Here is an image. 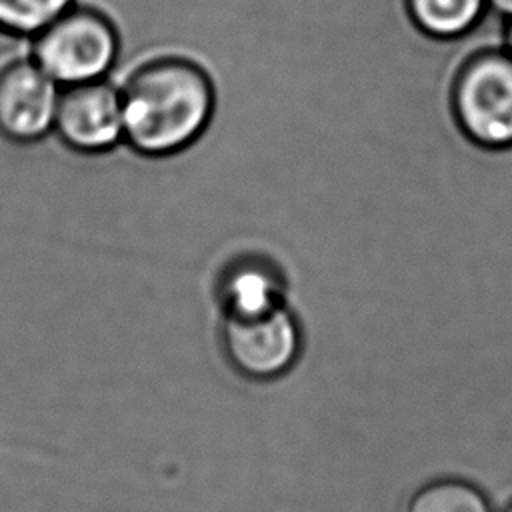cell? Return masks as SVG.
I'll return each mask as SVG.
<instances>
[{"instance_id":"1","label":"cell","mask_w":512,"mask_h":512,"mask_svg":"<svg viewBox=\"0 0 512 512\" xmlns=\"http://www.w3.org/2000/svg\"><path fill=\"white\" fill-rule=\"evenodd\" d=\"M118 88L124 144L150 158L174 156L192 146L216 108L210 72L182 54L140 62Z\"/></svg>"},{"instance_id":"2","label":"cell","mask_w":512,"mask_h":512,"mask_svg":"<svg viewBox=\"0 0 512 512\" xmlns=\"http://www.w3.org/2000/svg\"><path fill=\"white\" fill-rule=\"evenodd\" d=\"M28 42V56L60 88L104 80L120 56L114 20L102 8L78 0Z\"/></svg>"},{"instance_id":"3","label":"cell","mask_w":512,"mask_h":512,"mask_svg":"<svg viewBox=\"0 0 512 512\" xmlns=\"http://www.w3.org/2000/svg\"><path fill=\"white\" fill-rule=\"evenodd\" d=\"M448 98L466 140L484 150L512 148V54L504 46L470 52L452 76Z\"/></svg>"},{"instance_id":"4","label":"cell","mask_w":512,"mask_h":512,"mask_svg":"<svg viewBox=\"0 0 512 512\" xmlns=\"http://www.w3.org/2000/svg\"><path fill=\"white\" fill-rule=\"evenodd\" d=\"M222 342L236 372L252 380H272L296 362L300 328L282 304L262 314L226 316Z\"/></svg>"},{"instance_id":"5","label":"cell","mask_w":512,"mask_h":512,"mask_svg":"<svg viewBox=\"0 0 512 512\" xmlns=\"http://www.w3.org/2000/svg\"><path fill=\"white\" fill-rule=\"evenodd\" d=\"M52 134L76 154L114 150L124 142L120 88L106 78L60 88Z\"/></svg>"},{"instance_id":"6","label":"cell","mask_w":512,"mask_h":512,"mask_svg":"<svg viewBox=\"0 0 512 512\" xmlns=\"http://www.w3.org/2000/svg\"><path fill=\"white\" fill-rule=\"evenodd\" d=\"M60 86L26 54L0 64V138L30 146L52 134Z\"/></svg>"},{"instance_id":"7","label":"cell","mask_w":512,"mask_h":512,"mask_svg":"<svg viewBox=\"0 0 512 512\" xmlns=\"http://www.w3.org/2000/svg\"><path fill=\"white\" fill-rule=\"evenodd\" d=\"M284 280L274 262L260 254H242L226 264L218 280L226 316H252L282 306Z\"/></svg>"},{"instance_id":"8","label":"cell","mask_w":512,"mask_h":512,"mask_svg":"<svg viewBox=\"0 0 512 512\" xmlns=\"http://www.w3.org/2000/svg\"><path fill=\"white\" fill-rule=\"evenodd\" d=\"M410 22L426 36L454 40L478 26L488 10L486 0H404Z\"/></svg>"},{"instance_id":"9","label":"cell","mask_w":512,"mask_h":512,"mask_svg":"<svg viewBox=\"0 0 512 512\" xmlns=\"http://www.w3.org/2000/svg\"><path fill=\"white\" fill-rule=\"evenodd\" d=\"M406 512H494L488 496L472 482L442 478L418 488Z\"/></svg>"},{"instance_id":"10","label":"cell","mask_w":512,"mask_h":512,"mask_svg":"<svg viewBox=\"0 0 512 512\" xmlns=\"http://www.w3.org/2000/svg\"><path fill=\"white\" fill-rule=\"evenodd\" d=\"M76 0H0V36L30 40Z\"/></svg>"},{"instance_id":"11","label":"cell","mask_w":512,"mask_h":512,"mask_svg":"<svg viewBox=\"0 0 512 512\" xmlns=\"http://www.w3.org/2000/svg\"><path fill=\"white\" fill-rule=\"evenodd\" d=\"M486 2H488V10L496 12L504 20L512 18V0H486Z\"/></svg>"},{"instance_id":"12","label":"cell","mask_w":512,"mask_h":512,"mask_svg":"<svg viewBox=\"0 0 512 512\" xmlns=\"http://www.w3.org/2000/svg\"><path fill=\"white\" fill-rule=\"evenodd\" d=\"M504 50L508 54H512V18L506 20V26H504Z\"/></svg>"},{"instance_id":"13","label":"cell","mask_w":512,"mask_h":512,"mask_svg":"<svg viewBox=\"0 0 512 512\" xmlns=\"http://www.w3.org/2000/svg\"><path fill=\"white\" fill-rule=\"evenodd\" d=\"M500 512H512V500L510 502H506L504 506H502V510Z\"/></svg>"}]
</instances>
